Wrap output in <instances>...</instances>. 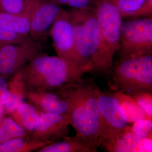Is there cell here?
I'll return each instance as SVG.
<instances>
[{
    "label": "cell",
    "mask_w": 152,
    "mask_h": 152,
    "mask_svg": "<svg viewBox=\"0 0 152 152\" xmlns=\"http://www.w3.org/2000/svg\"><path fill=\"white\" fill-rule=\"evenodd\" d=\"M69 13L75 46L81 58L92 71L110 74L113 60L105 46L93 7L73 9Z\"/></svg>",
    "instance_id": "6da1fadb"
},
{
    "label": "cell",
    "mask_w": 152,
    "mask_h": 152,
    "mask_svg": "<svg viewBox=\"0 0 152 152\" xmlns=\"http://www.w3.org/2000/svg\"><path fill=\"white\" fill-rule=\"evenodd\" d=\"M83 74L58 56L40 53L22 71L25 91H58L77 83Z\"/></svg>",
    "instance_id": "7a4b0ae2"
},
{
    "label": "cell",
    "mask_w": 152,
    "mask_h": 152,
    "mask_svg": "<svg viewBox=\"0 0 152 152\" xmlns=\"http://www.w3.org/2000/svg\"><path fill=\"white\" fill-rule=\"evenodd\" d=\"M100 89L90 80L82 79L71 87L72 104L68 120L78 134L97 148L100 147L101 117L99 105Z\"/></svg>",
    "instance_id": "3957f363"
},
{
    "label": "cell",
    "mask_w": 152,
    "mask_h": 152,
    "mask_svg": "<svg viewBox=\"0 0 152 152\" xmlns=\"http://www.w3.org/2000/svg\"><path fill=\"white\" fill-rule=\"evenodd\" d=\"M111 87L129 96L152 93V54L121 57L113 70Z\"/></svg>",
    "instance_id": "277c9868"
},
{
    "label": "cell",
    "mask_w": 152,
    "mask_h": 152,
    "mask_svg": "<svg viewBox=\"0 0 152 152\" xmlns=\"http://www.w3.org/2000/svg\"><path fill=\"white\" fill-rule=\"evenodd\" d=\"M50 35L58 56L83 75L92 72L76 50L69 12L63 10L51 28Z\"/></svg>",
    "instance_id": "5b68a950"
},
{
    "label": "cell",
    "mask_w": 152,
    "mask_h": 152,
    "mask_svg": "<svg viewBox=\"0 0 152 152\" xmlns=\"http://www.w3.org/2000/svg\"><path fill=\"white\" fill-rule=\"evenodd\" d=\"M120 50L121 57L152 54V17L123 22Z\"/></svg>",
    "instance_id": "8992f818"
},
{
    "label": "cell",
    "mask_w": 152,
    "mask_h": 152,
    "mask_svg": "<svg viewBox=\"0 0 152 152\" xmlns=\"http://www.w3.org/2000/svg\"><path fill=\"white\" fill-rule=\"evenodd\" d=\"M92 4L105 46L113 60L119 50L123 17L111 0H93Z\"/></svg>",
    "instance_id": "52a82bcc"
},
{
    "label": "cell",
    "mask_w": 152,
    "mask_h": 152,
    "mask_svg": "<svg viewBox=\"0 0 152 152\" xmlns=\"http://www.w3.org/2000/svg\"><path fill=\"white\" fill-rule=\"evenodd\" d=\"M99 105L101 117L100 146L129 127L122 106L113 93L100 91Z\"/></svg>",
    "instance_id": "ba28073f"
},
{
    "label": "cell",
    "mask_w": 152,
    "mask_h": 152,
    "mask_svg": "<svg viewBox=\"0 0 152 152\" xmlns=\"http://www.w3.org/2000/svg\"><path fill=\"white\" fill-rule=\"evenodd\" d=\"M41 49L38 42L34 40L0 47V75L9 80L39 54Z\"/></svg>",
    "instance_id": "9c48e42d"
},
{
    "label": "cell",
    "mask_w": 152,
    "mask_h": 152,
    "mask_svg": "<svg viewBox=\"0 0 152 152\" xmlns=\"http://www.w3.org/2000/svg\"><path fill=\"white\" fill-rule=\"evenodd\" d=\"M72 86L58 91H25V99L41 113L57 114L68 119L72 107Z\"/></svg>",
    "instance_id": "30bf717a"
},
{
    "label": "cell",
    "mask_w": 152,
    "mask_h": 152,
    "mask_svg": "<svg viewBox=\"0 0 152 152\" xmlns=\"http://www.w3.org/2000/svg\"><path fill=\"white\" fill-rule=\"evenodd\" d=\"M63 10L50 0H36L30 15V37L38 42L45 38Z\"/></svg>",
    "instance_id": "8fae6325"
},
{
    "label": "cell",
    "mask_w": 152,
    "mask_h": 152,
    "mask_svg": "<svg viewBox=\"0 0 152 152\" xmlns=\"http://www.w3.org/2000/svg\"><path fill=\"white\" fill-rule=\"evenodd\" d=\"M67 118L57 114L41 113L39 125L30 137L35 140L56 142L69 136Z\"/></svg>",
    "instance_id": "7c38bea8"
},
{
    "label": "cell",
    "mask_w": 152,
    "mask_h": 152,
    "mask_svg": "<svg viewBox=\"0 0 152 152\" xmlns=\"http://www.w3.org/2000/svg\"><path fill=\"white\" fill-rule=\"evenodd\" d=\"M102 146L110 152H151L152 139L140 137L131 131L129 126Z\"/></svg>",
    "instance_id": "4fadbf2b"
},
{
    "label": "cell",
    "mask_w": 152,
    "mask_h": 152,
    "mask_svg": "<svg viewBox=\"0 0 152 152\" xmlns=\"http://www.w3.org/2000/svg\"><path fill=\"white\" fill-rule=\"evenodd\" d=\"M97 149L84 137L76 134L49 144L37 152H96Z\"/></svg>",
    "instance_id": "5bb4252c"
},
{
    "label": "cell",
    "mask_w": 152,
    "mask_h": 152,
    "mask_svg": "<svg viewBox=\"0 0 152 152\" xmlns=\"http://www.w3.org/2000/svg\"><path fill=\"white\" fill-rule=\"evenodd\" d=\"M41 113L34 106L24 102L12 112L9 116L26 131L30 136L39 125Z\"/></svg>",
    "instance_id": "9a60e30c"
},
{
    "label": "cell",
    "mask_w": 152,
    "mask_h": 152,
    "mask_svg": "<svg viewBox=\"0 0 152 152\" xmlns=\"http://www.w3.org/2000/svg\"><path fill=\"white\" fill-rule=\"evenodd\" d=\"M22 71L15 75L8 82L7 98L6 103L3 106L5 115H9L24 102L25 91L22 80Z\"/></svg>",
    "instance_id": "2e32d148"
},
{
    "label": "cell",
    "mask_w": 152,
    "mask_h": 152,
    "mask_svg": "<svg viewBox=\"0 0 152 152\" xmlns=\"http://www.w3.org/2000/svg\"><path fill=\"white\" fill-rule=\"evenodd\" d=\"M30 15H15L0 10V28L24 37H30Z\"/></svg>",
    "instance_id": "e0dca14e"
},
{
    "label": "cell",
    "mask_w": 152,
    "mask_h": 152,
    "mask_svg": "<svg viewBox=\"0 0 152 152\" xmlns=\"http://www.w3.org/2000/svg\"><path fill=\"white\" fill-rule=\"evenodd\" d=\"M55 142L39 141L31 137H20L0 143V152H37Z\"/></svg>",
    "instance_id": "ac0fdd59"
},
{
    "label": "cell",
    "mask_w": 152,
    "mask_h": 152,
    "mask_svg": "<svg viewBox=\"0 0 152 152\" xmlns=\"http://www.w3.org/2000/svg\"><path fill=\"white\" fill-rule=\"evenodd\" d=\"M113 94L124 109L129 124H134L139 120L148 119L152 120V118L148 115L136 103L133 98L121 91H115Z\"/></svg>",
    "instance_id": "d6986e66"
},
{
    "label": "cell",
    "mask_w": 152,
    "mask_h": 152,
    "mask_svg": "<svg viewBox=\"0 0 152 152\" xmlns=\"http://www.w3.org/2000/svg\"><path fill=\"white\" fill-rule=\"evenodd\" d=\"M29 134L11 117H5L0 123V143L20 137H30Z\"/></svg>",
    "instance_id": "ffe728a7"
},
{
    "label": "cell",
    "mask_w": 152,
    "mask_h": 152,
    "mask_svg": "<svg viewBox=\"0 0 152 152\" xmlns=\"http://www.w3.org/2000/svg\"><path fill=\"white\" fill-rule=\"evenodd\" d=\"M36 0H0V10L23 15H30Z\"/></svg>",
    "instance_id": "44dd1931"
},
{
    "label": "cell",
    "mask_w": 152,
    "mask_h": 152,
    "mask_svg": "<svg viewBox=\"0 0 152 152\" xmlns=\"http://www.w3.org/2000/svg\"><path fill=\"white\" fill-rule=\"evenodd\" d=\"M119 10L123 18L132 16L145 0H111Z\"/></svg>",
    "instance_id": "7402d4cb"
},
{
    "label": "cell",
    "mask_w": 152,
    "mask_h": 152,
    "mask_svg": "<svg viewBox=\"0 0 152 152\" xmlns=\"http://www.w3.org/2000/svg\"><path fill=\"white\" fill-rule=\"evenodd\" d=\"M33 40L30 37H24L0 28V47L9 44L26 43Z\"/></svg>",
    "instance_id": "603a6c76"
},
{
    "label": "cell",
    "mask_w": 152,
    "mask_h": 152,
    "mask_svg": "<svg viewBox=\"0 0 152 152\" xmlns=\"http://www.w3.org/2000/svg\"><path fill=\"white\" fill-rule=\"evenodd\" d=\"M131 130L140 137L152 139V120L148 119L139 120L133 124Z\"/></svg>",
    "instance_id": "cb8c5ba5"
},
{
    "label": "cell",
    "mask_w": 152,
    "mask_h": 152,
    "mask_svg": "<svg viewBox=\"0 0 152 152\" xmlns=\"http://www.w3.org/2000/svg\"><path fill=\"white\" fill-rule=\"evenodd\" d=\"M131 96L139 107L148 116L152 118V93L141 92L132 95Z\"/></svg>",
    "instance_id": "d4e9b609"
},
{
    "label": "cell",
    "mask_w": 152,
    "mask_h": 152,
    "mask_svg": "<svg viewBox=\"0 0 152 152\" xmlns=\"http://www.w3.org/2000/svg\"><path fill=\"white\" fill-rule=\"evenodd\" d=\"M152 0H145L141 7L133 15L132 18L152 17Z\"/></svg>",
    "instance_id": "484cf974"
},
{
    "label": "cell",
    "mask_w": 152,
    "mask_h": 152,
    "mask_svg": "<svg viewBox=\"0 0 152 152\" xmlns=\"http://www.w3.org/2000/svg\"><path fill=\"white\" fill-rule=\"evenodd\" d=\"M8 84L7 80L0 75V106H4L7 98Z\"/></svg>",
    "instance_id": "4316f807"
},
{
    "label": "cell",
    "mask_w": 152,
    "mask_h": 152,
    "mask_svg": "<svg viewBox=\"0 0 152 152\" xmlns=\"http://www.w3.org/2000/svg\"><path fill=\"white\" fill-rule=\"evenodd\" d=\"M50 1L60 5H64L70 7L71 5L72 4L74 0H50Z\"/></svg>",
    "instance_id": "83f0119b"
},
{
    "label": "cell",
    "mask_w": 152,
    "mask_h": 152,
    "mask_svg": "<svg viewBox=\"0 0 152 152\" xmlns=\"http://www.w3.org/2000/svg\"><path fill=\"white\" fill-rule=\"evenodd\" d=\"M4 106H0V123L1 121L2 120L4 117Z\"/></svg>",
    "instance_id": "f1b7e54d"
}]
</instances>
